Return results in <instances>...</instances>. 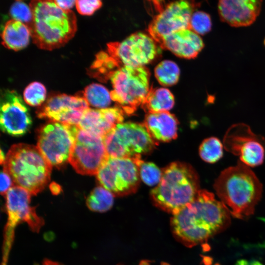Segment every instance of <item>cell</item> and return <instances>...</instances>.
Segmentation results:
<instances>
[{"instance_id":"7c38bea8","label":"cell","mask_w":265,"mask_h":265,"mask_svg":"<svg viewBox=\"0 0 265 265\" xmlns=\"http://www.w3.org/2000/svg\"><path fill=\"white\" fill-rule=\"evenodd\" d=\"M108 157L103 138L79 129L69 159L78 173L97 174Z\"/></svg>"},{"instance_id":"4fadbf2b","label":"cell","mask_w":265,"mask_h":265,"mask_svg":"<svg viewBox=\"0 0 265 265\" xmlns=\"http://www.w3.org/2000/svg\"><path fill=\"white\" fill-rule=\"evenodd\" d=\"M198 4L182 0L171 2L161 10L150 23V36L158 43L162 39L178 31L189 28L193 11Z\"/></svg>"},{"instance_id":"d4e9b609","label":"cell","mask_w":265,"mask_h":265,"mask_svg":"<svg viewBox=\"0 0 265 265\" xmlns=\"http://www.w3.org/2000/svg\"><path fill=\"white\" fill-rule=\"evenodd\" d=\"M180 73L178 66L174 62L168 60L160 62L155 69L157 80L163 86L176 84L179 80Z\"/></svg>"},{"instance_id":"8fae6325","label":"cell","mask_w":265,"mask_h":265,"mask_svg":"<svg viewBox=\"0 0 265 265\" xmlns=\"http://www.w3.org/2000/svg\"><path fill=\"white\" fill-rule=\"evenodd\" d=\"M223 144L227 151L250 167L261 165L264 161L265 139L254 133L247 124L239 123L231 126L224 134Z\"/></svg>"},{"instance_id":"83f0119b","label":"cell","mask_w":265,"mask_h":265,"mask_svg":"<svg viewBox=\"0 0 265 265\" xmlns=\"http://www.w3.org/2000/svg\"><path fill=\"white\" fill-rule=\"evenodd\" d=\"M24 100L32 106L41 105L46 97V89L41 83L34 81L29 84L23 93Z\"/></svg>"},{"instance_id":"d6986e66","label":"cell","mask_w":265,"mask_h":265,"mask_svg":"<svg viewBox=\"0 0 265 265\" xmlns=\"http://www.w3.org/2000/svg\"><path fill=\"white\" fill-rule=\"evenodd\" d=\"M176 55L186 59L195 58L204 48L203 41L199 34L186 28L164 37L159 43Z\"/></svg>"},{"instance_id":"2e32d148","label":"cell","mask_w":265,"mask_h":265,"mask_svg":"<svg viewBox=\"0 0 265 265\" xmlns=\"http://www.w3.org/2000/svg\"><path fill=\"white\" fill-rule=\"evenodd\" d=\"M31 194L25 188L14 186L5 194L8 213V228H14L26 222L34 232H38L44 221L37 215L35 209L30 206Z\"/></svg>"},{"instance_id":"484cf974","label":"cell","mask_w":265,"mask_h":265,"mask_svg":"<svg viewBox=\"0 0 265 265\" xmlns=\"http://www.w3.org/2000/svg\"><path fill=\"white\" fill-rule=\"evenodd\" d=\"M223 144L217 137H210L205 139L200 144L199 154L205 162L215 163L223 155Z\"/></svg>"},{"instance_id":"f546056e","label":"cell","mask_w":265,"mask_h":265,"mask_svg":"<svg viewBox=\"0 0 265 265\" xmlns=\"http://www.w3.org/2000/svg\"><path fill=\"white\" fill-rule=\"evenodd\" d=\"M10 15L13 19L19 21L28 27L32 21V13L29 5L25 2L17 0L10 9Z\"/></svg>"},{"instance_id":"3957f363","label":"cell","mask_w":265,"mask_h":265,"mask_svg":"<svg viewBox=\"0 0 265 265\" xmlns=\"http://www.w3.org/2000/svg\"><path fill=\"white\" fill-rule=\"evenodd\" d=\"M29 5L32 13L31 37L39 48L56 49L74 37L77 24L72 11L61 9L54 0H32Z\"/></svg>"},{"instance_id":"ffe728a7","label":"cell","mask_w":265,"mask_h":265,"mask_svg":"<svg viewBox=\"0 0 265 265\" xmlns=\"http://www.w3.org/2000/svg\"><path fill=\"white\" fill-rule=\"evenodd\" d=\"M143 124L155 140L167 142L177 136L178 121L169 111L147 113Z\"/></svg>"},{"instance_id":"cb8c5ba5","label":"cell","mask_w":265,"mask_h":265,"mask_svg":"<svg viewBox=\"0 0 265 265\" xmlns=\"http://www.w3.org/2000/svg\"><path fill=\"white\" fill-rule=\"evenodd\" d=\"M88 104L99 109L107 108L110 104V92L103 85L91 83L87 86L81 94Z\"/></svg>"},{"instance_id":"30bf717a","label":"cell","mask_w":265,"mask_h":265,"mask_svg":"<svg viewBox=\"0 0 265 265\" xmlns=\"http://www.w3.org/2000/svg\"><path fill=\"white\" fill-rule=\"evenodd\" d=\"M136 159L108 156L96 174L101 186L114 196H124L135 192L140 177Z\"/></svg>"},{"instance_id":"4316f807","label":"cell","mask_w":265,"mask_h":265,"mask_svg":"<svg viewBox=\"0 0 265 265\" xmlns=\"http://www.w3.org/2000/svg\"><path fill=\"white\" fill-rule=\"evenodd\" d=\"M139 173L142 181L146 185L153 186L159 184L162 171L154 163L144 162L141 158L136 159Z\"/></svg>"},{"instance_id":"e0dca14e","label":"cell","mask_w":265,"mask_h":265,"mask_svg":"<svg viewBox=\"0 0 265 265\" xmlns=\"http://www.w3.org/2000/svg\"><path fill=\"white\" fill-rule=\"evenodd\" d=\"M262 0H221L218 11L221 20L232 26H248L260 13Z\"/></svg>"},{"instance_id":"7402d4cb","label":"cell","mask_w":265,"mask_h":265,"mask_svg":"<svg viewBox=\"0 0 265 265\" xmlns=\"http://www.w3.org/2000/svg\"><path fill=\"white\" fill-rule=\"evenodd\" d=\"M174 102V96L169 89L151 87L141 106L147 113H157L168 111Z\"/></svg>"},{"instance_id":"603a6c76","label":"cell","mask_w":265,"mask_h":265,"mask_svg":"<svg viewBox=\"0 0 265 265\" xmlns=\"http://www.w3.org/2000/svg\"><path fill=\"white\" fill-rule=\"evenodd\" d=\"M115 196L109 190L100 186L91 192L86 199V205L92 211L106 212L111 208Z\"/></svg>"},{"instance_id":"8992f818","label":"cell","mask_w":265,"mask_h":265,"mask_svg":"<svg viewBox=\"0 0 265 265\" xmlns=\"http://www.w3.org/2000/svg\"><path fill=\"white\" fill-rule=\"evenodd\" d=\"M149 70L144 66H123L109 75L113 89L111 100L125 114L130 115L141 106L150 89Z\"/></svg>"},{"instance_id":"ba28073f","label":"cell","mask_w":265,"mask_h":265,"mask_svg":"<svg viewBox=\"0 0 265 265\" xmlns=\"http://www.w3.org/2000/svg\"><path fill=\"white\" fill-rule=\"evenodd\" d=\"M156 42L150 36L136 32L122 42L109 43L107 53L104 52V54L114 67L144 66L159 54Z\"/></svg>"},{"instance_id":"ac0fdd59","label":"cell","mask_w":265,"mask_h":265,"mask_svg":"<svg viewBox=\"0 0 265 265\" xmlns=\"http://www.w3.org/2000/svg\"><path fill=\"white\" fill-rule=\"evenodd\" d=\"M124 114L118 106L103 109L89 107L84 111L78 127L104 138L117 125L123 122Z\"/></svg>"},{"instance_id":"4dcf8cb0","label":"cell","mask_w":265,"mask_h":265,"mask_svg":"<svg viewBox=\"0 0 265 265\" xmlns=\"http://www.w3.org/2000/svg\"><path fill=\"white\" fill-rule=\"evenodd\" d=\"M102 2L99 0H78L76 2L78 12L82 15H91L101 7Z\"/></svg>"},{"instance_id":"1f68e13d","label":"cell","mask_w":265,"mask_h":265,"mask_svg":"<svg viewBox=\"0 0 265 265\" xmlns=\"http://www.w3.org/2000/svg\"><path fill=\"white\" fill-rule=\"evenodd\" d=\"M14 186L11 176L4 170H2L0 174V193L5 195L8 190Z\"/></svg>"},{"instance_id":"5bb4252c","label":"cell","mask_w":265,"mask_h":265,"mask_svg":"<svg viewBox=\"0 0 265 265\" xmlns=\"http://www.w3.org/2000/svg\"><path fill=\"white\" fill-rule=\"evenodd\" d=\"M89 106L81 94H55L48 99L38 110L37 114L39 118L47 119L52 122L78 126Z\"/></svg>"},{"instance_id":"52a82bcc","label":"cell","mask_w":265,"mask_h":265,"mask_svg":"<svg viewBox=\"0 0 265 265\" xmlns=\"http://www.w3.org/2000/svg\"><path fill=\"white\" fill-rule=\"evenodd\" d=\"M108 155L135 159L151 152L157 143L143 124L127 122L116 126L104 138Z\"/></svg>"},{"instance_id":"f1b7e54d","label":"cell","mask_w":265,"mask_h":265,"mask_svg":"<svg viewBox=\"0 0 265 265\" xmlns=\"http://www.w3.org/2000/svg\"><path fill=\"white\" fill-rule=\"evenodd\" d=\"M212 25L210 16L208 13L197 11L191 15L189 29L198 34L204 35L211 30Z\"/></svg>"},{"instance_id":"5b68a950","label":"cell","mask_w":265,"mask_h":265,"mask_svg":"<svg viewBox=\"0 0 265 265\" xmlns=\"http://www.w3.org/2000/svg\"><path fill=\"white\" fill-rule=\"evenodd\" d=\"M52 165L37 146L25 143L12 145L3 163V169L14 185L36 195L50 180Z\"/></svg>"},{"instance_id":"d6a6232c","label":"cell","mask_w":265,"mask_h":265,"mask_svg":"<svg viewBox=\"0 0 265 265\" xmlns=\"http://www.w3.org/2000/svg\"><path fill=\"white\" fill-rule=\"evenodd\" d=\"M56 5L61 9L70 10L75 4L76 0H54Z\"/></svg>"},{"instance_id":"9c48e42d","label":"cell","mask_w":265,"mask_h":265,"mask_svg":"<svg viewBox=\"0 0 265 265\" xmlns=\"http://www.w3.org/2000/svg\"><path fill=\"white\" fill-rule=\"evenodd\" d=\"M79 129L76 125L52 121L40 128L37 146L52 166L69 161Z\"/></svg>"},{"instance_id":"836d02e7","label":"cell","mask_w":265,"mask_h":265,"mask_svg":"<svg viewBox=\"0 0 265 265\" xmlns=\"http://www.w3.org/2000/svg\"><path fill=\"white\" fill-rule=\"evenodd\" d=\"M55 184H54V185L52 184L51 188L52 192H54V194H56L59 192L60 188L59 186H58L57 185H56V187H55Z\"/></svg>"},{"instance_id":"6da1fadb","label":"cell","mask_w":265,"mask_h":265,"mask_svg":"<svg viewBox=\"0 0 265 265\" xmlns=\"http://www.w3.org/2000/svg\"><path fill=\"white\" fill-rule=\"evenodd\" d=\"M230 216L229 208L212 193L200 189L192 202L173 215L170 226L175 238L192 247L225 230Z\"/></svg>"},{"instance_id":"e575fe53","label":"cell","mask_w":265,"mask_h":265,"mask_svg":"<svg viewBox=\"0 0 265 265\" xmlns=\"http://www.w3.org/2000/svg\"><path fill=\"white\" fill-rule=\"evenodd\" d=\"M5 159V157H4V154L2 152V150L0 151V164H3L4 160Z\"/></svg>"},{"instance_id":"9a60e30c","label":"cell","mask_w":265,"mask_h":265,"mask_svg":"<svg viewBox=\"0 0 265 265\" xmlns=\"http://www.w3.org/2000/svg\"><path fill=\"white\" fill-rule=\"evenodd\" d=\"M0 128L13 136H21L29 130L32 123L28 108L14 90L2 91L0 100Z\"/></svg>"},{"instance_id":"277c9868","label":"cell","mask_w":265,"mask_h":265,"mask_svg":"<svg viewBox=\"0 0 265 265\" xmlns=\"http://www.w3.org/2000/svg\"><path fill=\"white\" fill-rule=\"evenodd\" d=\"M200 190L196 170L188 163L176 161L162 170L161 179L150 196L157 207L173 215L192 202Z\"/></svg>"},{"instance_id":"44dd1931","label":"cell","mask_w":265,"mask_h":265,"mask_svg":"<svg viewBox=\"0 0 265 265\" xmlns=\"http://www.w3.org/2000/svg\"><path fill=\"white\" fill-rule=\"evenodd\" d=\"M31 37L29 27L24 23L11 19L5 24L1 33L2 44L15 51L26 47Z\"/></svg>"},{"instance_id":"7a4b0ae2","label":"cell","mask_w":265,"mask_h":265,"mask_svg":"<svg viewBox=\"0 0 265 265\" xmlns=\"http://www.w3.org/2000/svg\"><path fill=\"white\" fill-rule=\"evenodd\" d=\"M213 188L220 201L228 207L231 214L240 219L254 213L263 192L262 184L255 174L240 161L220 173Z\"/></svg>"}]
</instances>
